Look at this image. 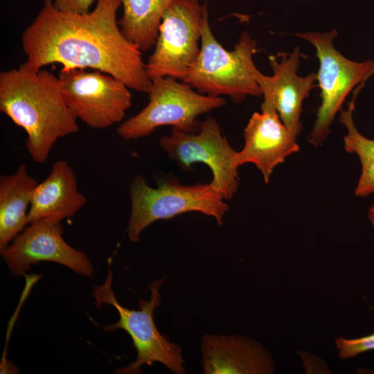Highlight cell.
<instances>
[{
    "instance_id": "cell-7",
    "label": "cell",
    "mask_w": 374,
    "mask_h": 374,
    "mask_svg": "<svg viewBox=\"0 0 374 374\" xmlns=\"http://www.w3.org/2000/svg\"><path fill=\"white\" fill-rule=\"evenodd\" d=\"M337 35L336 30L296 34L314 47L319 62L317 81L321 90V105L308 136V142L314 147L326 140L330 127L349 93L374 73L373 60L353 61L335 48L333 41Z\"/></svg>"
},
{
    "instance_id": "cell-19",
    "label": "cell",
    "mask_w": 374,
    "mask_h": 374,
    "mask_svg": "<svg viewBox=\"0 0 374 374\" xmlns=\"http://www.w3.org/2000/svg\"><path fill=\"white\" fill-rule=\"evenodd\" d=\"M335 344L341 359L353 358L358 355L374 350V332L371 335L354 339L337 337Z\"/></svg>"
},
{
    "instance_id": "cell-1",
    "label": "cell",
    "mask_w": 374,
    "mask_h": 374,
    "mask_svg": "<svg viewBox=\"0 0 374 374\" xmlns=\"http://www.w3.org/2000/svg\"><path fill=\"white\" fill-rule=\"evenodd\" d=\"M121 0H97L84 14L57 10L45 0L24 31L25 64L39 70L58 63L62 70L87 68L111 75L130 89L148 93V75L142 51L123 34L117 20Z\"/></svg>"
},
{
    "instance_id": "cell-9",
    "label": "cell",
    "mask_w": 374,
    "mask_h": 374,
    "mask_svg": "<svg viewBox=\"0 0 374 374\" xmlns=\"http://www.w3.org/2000/svg\"><path fill=\"white\" fill-rule=\"evenodd\" d=\"M159 145L184 170H191L196 162L207 165L213 174L211 183L224 199H231L235 194L239 184L237 152L215 118H206L195 132L172 128L170 134L160 138Z\"/></svg>"
},
{
    "instance_id": "cell-14",
    "label": "cell",
    "mask_w": 374,
    "mask_h": 374,
    "mask_svg": "<svg viewBox=\"0 0 374 374\" xmlns=\"http://www.w3.org/2000/svg\"><path fill=\"white\" fill-rule=\"evenodd\" d=\"M204 374H272L274 362L256 340L243 335H204L201 340Z\"/></svg>"
},
{
    "instance_id": "cell-20",
    "label": "cell",
    "mask_w": 374,
    "mask_h": 374,
    "mask_svg": "<svg viewBox=\"0 0 374 374\" xmlns=\"http://www.w3.org/2000/svg\"><path fill=\"white\" fill-rule=\"evenodd\" d=\"M97 0H51L53 6L64 12L84 14L90 12L93 3Z\"/></svg>"
},
{
    "instance_id": "cell-15",
    "label": "cell",
    "mask_w": 374,
    "mask_h": 374,
    "mask_svg": "<svg viewBox=\"0 0 374 374\" xmlns=\"http://www.w3.org/2000/svg\"><path fill=\"white\" fill-rule=\"evenodd\" d=\"M87 202L77 179L65 160L53 163L48 177L38 183L28 213V224L42 219L60 222L73 216Z\"/></svg>"
},
{
    "instance_id": "cell-8",
    "label": "cell",
    "mask_w": 374,
    "mask_h": 374,
    "mask_svg": "<svg viewBox=\"0 0 374 374\" xmlns=\"http://www.w3.org/2000/svg\"><path fill=\"white\" fill-rule=\"evenodd\" d=\"M208 17L206 5L199 0H175L170 4L162 17L154 50L145 63L150 80L185 79L199 54Z\"/></svg>"
},
{
    "instance_id": "cell-6",
    "label": "cell",
    "mask_w": 374,
    "mask_h": 374,
    "mask_svg": "<svg viewBox=\"0 0 374 374\" xmlns=\"http://www.w3.org/2000/svg\"><path fill=\"white\" fill-rule=\"evenodd\" d=\"M148 93V105L118 127L117 134L123 139H139L166 125L186 132H197L201 125L198 116L226 104L220 96L202 93L170 77L151 80Z\"/></svg>"
},
{
    "instance_id": "cell-11",
    "label": "cell",
    "mask_w": 374,
    "mask_h": 374,
    "mask_svg": "<svg viewBox=\"0 0 374 374\" xmlns=\"http://www.w3.org/2000/svg\"><path fill=\"white\" fill-rule=\"evenodd\" d=\"M0 253L15 277L25 276L32 266L43 261L62 265L89 278L93 276V267L87 254L63 238L60 222L42 219L28 224Z\"/></svg>"
},
{
    "instance_id": "cell-12",
    "label": "cell",
    "mask_w": 374,
    "mask_h": 374,
    "mask_svg": "<svg viewBox=\"0 0 374 374\" xmlns=\"http://www.w3.org/2000/svg\"><path fill=\"white\" fill-rule=\"evenodd\" d=\"M244 145L237 152L238 166L253 163L266 184L274 168L299 151L296 139L280 120L274 107L263 101L261 112H254L244 130Z\"/></svg>"
},
{
    "instance_id": "cell-3",
    "label": "cell",
    "mask_w": 374,
    "mask_h": 374,
    "mask_svg": "<svg viewBox=\"0 0 374 374\" xmlns=\"http://www.w3.org/2000/svg\"><path fill=\"white\" fill-rule=\"evenodd\" d=\"M200 46L196 61L182 82L202 93L226 95L237 103L248 96L262 95L258 82L261 72L253 60L257 44L247 32H242L233 50L229 51L213 35L208 17Z\"/></svg>"
},
{
    "instance_id": "cell-18",
    "label": "cell",
    "mask_w": 374,
    "mask_h": 374,
    "mask_svg": "<svg viewBox=\"0 0 374 374\" xmlns=\"http://www.w3.org/2000/svg\"><path fill=\"white\" fill-rule=\"evenodd\" d=\"M354 103L351 102L348 109L341 110L339 121L346 128L344 136V147L346 152L355 154L361 163V173L358 179L355 195L365 197L374 195V139H371L357 130L353 121Z\"/></svg>"
},
{
    "instance_id": "cell-13",
    "label": "cell",
    "mask_w": 374,
    "mask_h": 374,
    "mask_svg": "<svg viewBox=\"0 0 374 374\" xmlns=\"http://www.w3.org/2000/svg\"><path fill=\"white\" fill-rule=\"evenodd\" d=\"M300 59L299 47L290 53L280 54V60L277 56H269L273 75L267 76L261 73L258 80L263 101L274 107L283 123L296 139L301 132L300 118L303 100L316 87L317 81V73L298 75Z\"/></svg>"
},
{
    "instance_id": "cell-16",
    "label": "cell",
    "mask_w": 374,
    "mask_h": 374,
    "mask_svg": "<svg viewBox=\"0 0 374 374\" xmlns=\"http://www.w3.org/2000/svg\"><path fill=\"white\" fill-rule=\"evenodd\" d=\"M38 182L25 163L16 172L0 177V251L4 249L28 225V213Z\"/></svg>"
},
{
    "instance_id": "cell-2",
    "label": "cell",
    "mask_w": 374,
    "mask_h": 374,
    "mask_svg": "<svg viewBox=\"0 0 374 374\" xmlns=\"http://www.w3.org/2000/svg\"><path fill=\"white\" fill-rule=\"evenodd\" d=\"M0 111L27 133L32 159L44 163L55 142L76 133L77 118L66 105L58 75L25 63L0 73Z\"/></svg>"
},
{
    "instance_id": "cell-17",
    "label": "cell",
    "mask_w": 374,
    "mask_h": 374,
    "mask_svg": "<svg viewBox=\"0 0 374 374\" xmlns=\"http://www.w3.org/2000/svg\"><path fill=\"white\" fill-rule=\"evenodd\" d=\"M175 0H121L124 36L143 52L154 46L162 17Z\"/></svg>"
},
{
    "instance_id": "cell-21",
    "label": "cell",
    "mask_w": 374,
    "mask_h": 374,
    "mask_svg": "<svg viewBox=\"0 0 374 374\" xmlns=\"http://www.w3.org/2000/svg\"><path fill=\"white\" fill-rule=\"evenodd\" d=\"M368 218H369V220L374 229V202L372 204V205L371 206V207L369 208L368 209Z\"/></svg>"
},
{
    "instance_id": "cell-4",
    "label": "cell",
    "mask_w": 374,
    "mask_h": 374,
    "mask_svg": "<svg viewBox=\"0 0 374 374\" xmlns=\"http://www.w3.org/2000/svg\"><path fill=\"white\" fill-rule=\"evenodd\" d=\"M164 280L165 278L156 279L150 283L148 287L150 299H139V310L128 309L118 303L112 290L113 276L110 269L104 283L93 287L92 296L96 306L100 308L104 304L110 305L119 315L118 321L104 326L103 329L108 332L116 329L124 330L132 338L136 350V359L126 366L117 368L115 373L139 374L144 365L152 366L155 362L162 364L174 373H186L181 348L161 335L154 320V312L161 302L160 287Z\"/></svg>"
},
{
    "instance_id": "cell-10",
    "label": "cell",
    "mask_w": 374,
    "mask_h": 374,
    "mask_svg": "<svg viewBox=\"0 0 374 374\" xmlns=\"http://www.w3.org/2000/svg\"><path fill=\"white\" fill-rule=\"evenodd\" d=\"M58 78L66 105L90 127L105 129L121 122L131 106L130 88L104 72L61 69Z\"/></svg>"
},
{
    "instance_id": "cell-5",
    "label": "cell",
    "mask_w": 374,
    "mask_h": 374,
    "mask_svg": "<svg viewBox=\"0 0 374 374\" xmlns=\"http://www.w3.org/2000/svg\"><path fill=\"white\" fill-rule=\"evenodd\" d=\"M129 194L131 212L127 232L129 239L134 242L157 220L195 211L215 217L222 225L229 208L211 183L184 186L175 180H161L152 188L143 176L136 175L130 182Z\"/></svg>"
}]
</instances>
